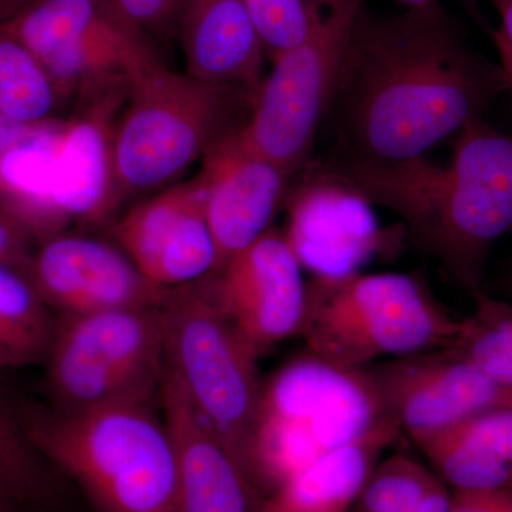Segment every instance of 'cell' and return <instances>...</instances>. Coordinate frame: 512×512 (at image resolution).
<instances>
[{"label":"cell","instance_id":"1","mask_svg":"<svg viewBox=\"0 0 512 512\" xmlns=\"http://www.w3.org/2000/svg\"><path fill=\"white\" fill-rule=\"evenodd\" d=\"M507 90L500 64L468 45L440 0L387 15L366 8L320 131L332 137V160H412L456 137Z\"/></svg>","mask_w":512,"mask_h":512},{"label":"cell","instance_id":"2","mask_svg":"<svg viewBox=\"0 0 512 512\" xmlns=\"http://www.w3.org/2000/svg\"><path fill=\"white\" fill-rule=\"evenodd\" d=\"M328 170L366 204L399 215L414 247L470 292L481 289L495 242L512 234V134L483 117L454 137L447 164L330 160Z\"/></svg>","mask_w":512,"mask_h":512},{"label":"cell","instance_id":"3","mask_svg":"<svg viewBox=\"0 0 512 512\" xmlns=\"http://www.w3.org/2000/svg\"><path fill=\"white\" fill-rule=\"evenodd\" d=\"M33 443L103 512H177L173 440L147 402L25 413Z\"/></svg>","mask_w":512,"mask_h":512},{"label":"cell","instance_id":"4","mask_svg":"<svg viewBox=\"0 0 512 512\" xmlns=\"http://www.w3.org/2000/svg\"><path fill=\"white\" fill-rule=\"evenodd\" d=\"M461 319L419 275H315L306 282L301 333L309 353L345 369L450 348Z\"/></svg>","mask_w":512,"mask_h":512},{"label":"cell","instance_id":"5","mask_svg":"<svg viewBox=\"0 0 512 512\" xmlns=\"http://www.w3.org/2000/svg\"><path fill=\"white\" fill-rule=\"evenodd\" d=\"M252 104L163 62L131 79L111 143L117 202L177 184L225 134L244 126L235 113Z\"/></svg>","mask_w":512,"mask_h":512},{"label":"cell","instance_id":"6","mask_svg":"<svg viewBox=\"0 0 512 512\" xmlns=\"http://www.w3.org/2000/svg\"><path fill=\"white\" fill-rule=\"evenodd\" d=\"M158 315L165 372L256 481L254 439L264 389L259 357L225 312L214 274L165 289Z\"/></svg>","mask_w":512,"mask_h":512},{"label":"cell","instance_id":"7","mask_svg":"<svg viewBox=\"0 0 512 512\" xmlns=\"http://www.w3.org/2000/svg\"><path fill=\"white\" fill-rule=\"evenodd\" d=\"M384 420L362 369L330 365L311 353L282 367L264 384L256 421L254 473L265 498Z\"/></svg>","mask_w":512,"mask_h":512},{"label":"cell","instance_id":"8","mask_svg":"<svg viewBox=\"0 0 512 512\" xmlns=\"http://www.w3.org/2000/svg\"><path fill=\"white\" fill-rule=\"evenodd\" d=\"M301 42L271 59L241 134L289 177L308 164L350 37L367 0H303Z\"/></svg>","mask_w":512,"mask_h":512},{"label":"cell","instance_id":"9","mask_svg":"<svg viewBox=\"0 0 512 512\" xmlns=\"http://www.w3.org/2000/svg\"><path fill=\"white\" fill-rule=\"evenodd\" d=\"M46 360L62 410L148 402L165 366L158 306L66 316Z\"/></svg>","mask_w":512,"mask_h":512},{"label":"cell","instance_id":"10","mask_svg":"<svg viewBox=\"0 0 512 512\" xmlns=\"http://www.w3.org/2000/svg\"><path fill=\"white\" fill-rule=\"evenodd\" d=\"M42 64L63 101L160 63L147 33L114 0H35L0 25Z\"/></svg>","mask_w":512,"mask_h":512},{"label":"cell","instance_id":"11","mask_svg":"<svg viewBox=\"0 0 512 512\" xmlns=\"http://www.w3.org/2000/svg\"><path fill=\"white\" fill-rule=\"evenodd\" d=\"M362 370L384 417L412 441L512 403V390L448 349L393 357Z\"/></svg>","mask_w":512,"mask_h":512},{"label":"cell","instance_id":"12","mask_svg":"<svg viewBox=\"0 0 512 512\" xmlns=\"http://www.w3.org/2000/svg\"><path fill=\"white\" fill-rule=\"evenodd\" d=\"M23 271L43 301L66 316L157 308L165 291L123 249L82 235L43 239Z\"/></svg>","mask_w":512,"mask_h":512},{"label":"cell","instance_id":"13","mask_svg":"<svg viewBox=\"0 0 512 512\" xmlns=\"http://www.w3.org/2000/svg\"><path fill=\"white\" fill-rule=\"evenodd\" d=\"M214 278L225 312L256 356L301 333L306 282L285 234L269 229Z\"/></svg>","mask_w":512,"mask_h":512},{"label":"cell","instance_id":"14","mask_svg":"<svg viewBox=\"0 0 512 512\" xmlns=\"http://www.w3.org/2000/svg\"><path fill=\"white\" fill-rule=\"evenodd\" d=\"M241 127L211 147L198 173L205 217L217 245V271L271 229L291 178L249 146Z\"/></svg>","mask_w":512,"mask_h":512},{"label":"cell","instance_id":"15","mask_svg":"<svg viewBox=\"0 0 512 512\" xmlns=\"http://www.w3.org/2000/svg\"><path fill=\"white\" fill-rule=\"evenodd\" d=\"M161 397L177 467V512H261L265 495L255 478L165 369Z\"/></svg>","mask_w":512,"mask_h":512},{"label":"cell","instance_id":"16","mask_svg":"<svg viewBox=\"0 0 512 512\" xmlns=\"http://www.w3.org/2000/svg\"><path fill=\"white\" fill-rule=\"evenodd\" d=\"M200 175L138 202L116 227L120 248L151 284L190 275L212 248Z\"/></svg>","mask_w":512,"mask_h":512},{"label":"cell","instance_id":"17","mask_svg":"<svg viewBox=\"0 0 512 512\" xmlns=\"http://www.w3.org/2000/svg\"><path fill=\"white\" fill-rule=\"evenodd\" d=\"M177 29L185 73L255 100L266 52L247 0H184Z\"/></svg>","mask_w":512,"mask_h":512},{"label":"cell","instance_id":"18","mask_svg":"<svg viewBox=\"0 0 512 512\" xmlns=\"http://www.w3.org/2000/svg\"><path fill=\"white\" fill-rule=\"evenodd\" d=\"M413 443L453 491L512 485V403L471 414Z\"/></svg>","mask_w":512,"mask_h":512},{"label":"cell","instance_id":"19","mask_svg":"<svg viewBox=\"0 0 512 512\" xmlns=\"http://www.w3.org/2000/svg\"><path fill=\"white\" fill-rule=\"evenodd\" d=\"M400 436L392 421H382L289 477L265 498L261 512H350L380 457Z\"/></svg>","mask_w":512,"mask_h":512},{"label":"cell","instance_id":"20","mask_svg":"<svg viewBox=\"0 0 512 512\" xmlns=\"http://www.w3.org/2000/svg\"><path fill=\"white\" fill-rule=\"evenodd\" d=\"M52 464L30 437L25 414L0 390V512H37L56 497Z\"/></svg>","mask_w":512,"mask_h":512},{"label":"cell","instance_id":"21","mask_svg":"<svg viewBox=\"0 0 512 512\" xmlns=\"http://www.w3.org/2000/svg\"><path fill=\"white\" fill-rule=\"evenodd\" d=\"M57 325L25 271L0 262V369L46 360Z\"/></svg>","mask_w":512,"mask_h":512},{"label":"cell","instance_id":"22","mask_svg":"<svg viewBox=\"0 0 512 512\" xmlns=\"http://www.w3.org/2000/svg\"><path fill=\"white\" fill-rule=\"evenodd\" d=\"M62 104L42 64L0 29V119L20 126H49Z\"/></svg>","mask_w":512,"mask_h":512},{"label":"cell","instance_id":"23","mask_svg":"<svg viewBox=\"0 0 512 512\" xmlns=\"http://www.w3.org/2000/svg\"><path fill=\"white\" fill-rule=\"evenodd\" d=\"M471 293L474 311L461 319L457 338L447 349L512 390V302L488 295L483 289Z\"/></svg>","mask_w":512,"mask_h":512},{"label":"cell","instance_id":"24","mask_svg":"<svg viewBox=\"0 0 512 512\" xmlns=\"http://www.w3.org/2000/svg\"><path fill=\"white\" fill-rule=\"evenodd\" d=\"M440 483L416 458L393 454L373 468L350 512H404Z\"/></svg>","mask_w":512,"mask_h":512},{"label":"cell","instance_id":"25","mask_svg":"<svg viewBox=\"0 0 512 512\" xmlns=\"http://www.w3.org/2000/svg\"><path fill=\"white\" fill-rule=\"evenodd\" d=\"M247 5L269 59L301 42L306 26L303 0H247Z\"/></svg>","mask_w":512,"mask_h":512},{"label":"cell","instance_id":"26","mask_svg":"<svg viewBox=\"0 0 512 512\" xmlns=\"http://www.w3.org/2000/svg\"><path fill=\"white\" fill-rule=\"evenodd\" d=\"M39 242L29 222L0 195V262L25 268Z\"/></svg>","mask_w":512,"mask_h":512},{"label":"cell","instance_id":"27","mask_svg":"<svg viewBox=\"0 0 512 512\" xmlns=\"http://www.w3.org/2000/svg\"><path fill=\"white\" fill-rule=\"evenodd\" d=\"M119 8L146 33L175 29L184 0H114Z\"/></svg>","mask_w":512,"mask_h":512},{"label":"cell","instance_id":"28","mask_svg":"<svg viewBox=\"0 0 512 512\" xmlns=\"http://www.w3.org/2000/svg\"><path fill=\"white\" fill-rule=\"evenodd\" d=\"M448 512H512V485L491 490L453 491Z\"/></svg>","mask_w":512,"mask_h":512},{"label":"cell","instance_id":"29","mask_svg":"<svg viewBox=\"0 0 512 512\" xmlns=\"http://www.w3.org/2000/svg\"><path fill=\"white\" fill-rule=\"evenodd\" d=\"M53 124L43 127H28L0 119V161L9 156L12 151L18 150L29 141L42 136L45 131L53 127Z\"/></svg>","mask_w":512,"mask_h":512},{"label":"cell","instance_id":"30","mask_svg":"<svg viewBox=\"0 0 512 512\" xmlns=\"http://www.w3.org/2000/svg\"><path fill=\"white\" fill-rule=\"evenodd\" d=\"M451 497H453V493L441 481L426 497L421 498L419 503L414 504L412 508L404 512H448L450 510Z\"/></svg>","mask_w":512,"mask_h":512},{"label":"cell","instance_id":"31","mask_svg":"<svg viewBox=\"0 0 512 512\" xmlns=\"http://www.w3.org/2000/svg\"><path fill=\"white\" fill-rule=\"evenodd\" d=\"M490 36L493 39L495 49H497L498 60H500L498 64L503 69L508 90H512V45L495 29H490Z\"/></svg>","mask_w":512,"mask_h":512},{"label":"cell","instance_id":"32","mask_svg":"<svg viewBox=\"0 0 512 512\" xmlns=\"http://www.w3.org/2000/svg\"><path fill=\"white\" fill-rule=\"evenodd\" d=\"M497 10L500 13L501 23L495 30L512 45V0H501Z\"/></svg>","mask_w":512,"mask_h":512},{"label":"cell","instance_id":"33","mask_svg":"<svg viewBox=\"0 0 512 512\" xmlns=\"http://www.w3.org/2000/svg\"><path fill=\"white\" fill-rule=\"evenodd\" d=\"M32 2H35V0H0V25L15 18Z\"/></svg>","mask_w":512,"mask_h":512},{"label":"cell","instance_id":"34","mask_svg":"<svg viewBox=\"0 0 512 512\" xmlns=\"http://www.w3.org/2000/svg\"><path fill=\"white\" fill-rule=\"evenodd\" d=\"M500 286L512 298V256L505 262L503 272H501Z\"/></svg>","mask_w":512,"mask_h":512},{"label":"cell","instance_id":"35","mask_svg":"<svg viewBox=\"0 0 512 512\" xmlns=\"http://www.w3.org/2000/svg\"><path fill=\"white\" fill-rule=\"evenodd\" d=\"M404 8H417V6L429 5L434 0H397Z\"/></svg>","mask_w":512,"mask_h":512},{"label":"cell","instance_id":"36","mask_svg":"<svg viewBox=\"0 0 512 512\" xmlns=\"http://www.w3.org/2000/svg\"><path fill=\"white\" fill-rule=\"evenodd\" d=\"M491 3H493L495 9H497L498 6H500L501 0H491Z\"/></svg>","mask_w":512,"mask_h":512}]
</instances>
